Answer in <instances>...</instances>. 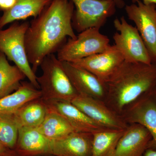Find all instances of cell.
<instances>
[{"mask_svg": "<svg viewBox=\"0 0 156 156\" xmlns=\"http://www.w3.org/2000/svg\"><path fill=\"white\" fill-rule=\"evenodd\" d=\"M74 8L69 0H53L30 23L25 34V47L35 73L44 58L58 52L67 38H76L72 23Z\"/></svg>", "mask_w": 156, "mask_h": 156, "instance_id": "6da1fadb", "label": "cell"}, {"mask_svg": "<svg viewBox=\"0 0 156 156\" xmlns=\"http://www.w3.org/2000/svg\"><path fill=\"white\" fill-rule=\"evenodd\" d=\"M156 86V62L151 64L124 61L106 83L104 101L121 115L143 94Z\"/></svg>", "mask_w": 156, "mask_h": 156, "instance_id": "7a4b0ae2", "label": "cell"}, {"mask_svg": "<svg viewBox=\"0 0 156 156\" xmlns=\"http://www.w3.org/2000/svg\"><path fill=\"white\" fill-rule=\"evenodd\" d=\"M40 67L43 73L37 77V81L44 100L71 102L79 95L65 71L62 62L54 54L46 56Z\"/></svg>", "mask_w": 156, "mask_h": 156, "instance_id": "3957f363", "label": "cell"}, {"mask_svg": "<svg viewBox=\"0 0 156 156\" xmlns=\"http://www.w3.org/2000/svg\"><path fill=\"white\" fill-rule=\"evenodd\" d=\"M30 22L15 21L7 29H0V52L13 61L37 89L40 87L36 74L29 62L25 47V35Z\"/></svg>", "mask_w": 156, "mask_h": 156, "instance_id": "277c9868", "label": "cell"}, {"mask_svg": "<svg viewBox=\"0 0 156 156\" xmlns=\"http://www.w3.org/2000/svg\"><path fill=\"white\" fill-rule=\"evenodd\" d=\"M99 30L98 28L87 29L80 33L75 40L68 38L57 52L58 60L72 62L107 50L111 46L109 39Z\"/></svg>", "mask_w": 156, "mask_h": 156, "instance_id": "5b68a950", "label": "cell"}, {"mask_svg": "<svg viewBox=\"0 0 156 156\" xmlns=\"http://www.w3.org/2000/svg\"><path fill=\"white\" fill-rule=\"evenodd\" d=\"M73 3L72 23L73 30L80 33L87 29H100L114 15L117 7L113 0H69Z\"/></svg>", "mask_w": 156, "mask_h": 156, "instance_id": "8992f818", "label": "cell"}, {"mask_svg": "<svg viewBox=\"0 0 156 156\" xmlns=\"http://www.w3.org/2000/svg\"><path fill=\"white\" fill-rule=\"evenodd\" d=\"M113 23L118 31L113 37L114 45L125 61L151 64L150 55L137 28L129 24L124 16L115 19Z\"/></svg>", "mask_w": 156, "mask_h": 156, "instance_id": "52a82bcc", "label": "cell"}, {"mask_svg": "<svg viewBox=\"0 0 156 156\" xmlns=\"http://www.w3.org/2000/svg\"><path fill=\"white\" fill-rule=\"evenodd\" d=\"M121 115L128 124H138L150 133L148 149L156 150V88L146 92L126 108Z\"/></svg>", "mask_w": 156, "mask_h": 156, "instance_id": "ba28073f", "label": "cell"}, {"mask_svg": "<svg viewBox=\"0 0 156 156\" xmlns=\"http://www.w3.org/2000/svg\"><path fill=\"white\" fill-rule=\"evenodd\" d=\"M129 20L135 23L151 58L156 62V5L140 0L125 6Z\"/></svg>", "mask_w": 156, "mask_h": 156, "instance_id": "9c48e42d", "label": "cell"}, {"mask_svg": "<svg viewBox=\"0 0 156 156\" xmlns=\"http://www.w3.org/2000/svg\"><path fill=\"white\" fill-rule=\"evenodd\" d=\"M71 103L90 119L107 129L124 130L128 127V124L122 116L103 100L79 94Z\"/></svg>", "mask_w": 156, "mask_h": 156, "instance_id": "30bf717a", "label": "cell"}, {"mask_svg": "<svg viewBox=\"0 0 156 156\" xmlns=\"http://www.w3.org/2000/svg\"><path fill=\"white\" fill-rule=\"evenodd\" d=\"M124 61L122 53L114 45L103 52L70 62L87 70L106 83Z\"/></svg>", "mask_w": 156, "mask_h": 156, "instance_id": "8fae6325", "label": "cell"}, {"mask_svg": "<svg viewBox=\"0 0 156 156\" xmlns=\"http://www.w3.org/2000/svg\"><path fill=\"white\" fill-rule=\"evenodd\" d=\"M62 63L70 80L80 95L104 101L106 94V83L87 70L71 62L63 61Z\"/></svg>", "mask_w": 156, "mask_h": 156, "instance_id": "7c38bea8", "label": "cell"}, {"mask_svg": "<svg viewBox=\"0 0 156 156\" xmlns=\"http://www.w3.org/2000/svg\"><path fill=\"white\" fill-rule=\"evenodd\" d=\"M45 101L49 109L64 118L76 131L94 134L108 130L90 119L71 102L60 100Z\"/></svg>", "mask_w": 156, "mask_h": 156, "instance_id": "4fadbf2b", "label": "cell"}, {"mask_svg": "<svg viewBox=\"0 0 156 156\" xmlns=\"http://www.w3.org/2000/svg\"><path fill=\"white\" fill-rule=\"evenodd\" d=\"M151 140L150 133L145 127L128 124L118 142L116 156H142Z\"/></svg>", "mask_w": 156, "mask_h": 156, "instance_id": "5bb4252c", "label": "cell"}, {"mask_svg": "<svg viewBox=\"0 0 156 156\" xmlns=\"http://www.w3.org/2000/svg\"><path fill=\"white\" fill-rule=\"evenodd\" d=\"M93 134L74 131L52 140L51 154L57 156H91Z\"/></svg>", "mask_w": 156, "mask_h": 156, "instance_id": "9a60e30c", "label": "cell"}, {"mask_svg": "<svg viewBox=\"0 0 156 156\" xmlns=\"http://www.w3.org/2000/svg\"><path fill=\"white\" fill-rule=\"evenodd\" d=\"M52 140L44 136L37 128H20L15 150L23 156H37L51 154Z\"/></svg>", "mask_w": 156, "mask_h": 156, "instance_id": "2e32d148", "label": "cell"}, {"mask_svg": "<svg viewBox=\"0 0 156 156\" xmlns=\"http://www.w3.org/2000/svg\"><path fill=\"white\" fill-rule=\"evenodd\" d=\"M53 0H17L16 4L0 17V29L9 23L39 16Z\"/></svg>", "mask_w": 156, "mask_h": 156, "instance_id": "e0dca14e", "label": "cell"}, {"mask_svg": "<svg viewBox=\"0 0 156 156\" xmlns=\"http://www.w3.org/2000/svg\"><path fill=\"white\" fill-rule=\"evenodd\" d=\"M41 96L40 89L30 82L22 81L17 91L0 98V114L15 113L26 103Z\"/></svg>", "mask_w": 156, "mask_h": 156, "instance_id": "ac0fdd59", "label": "cell"}, {"mask_svg": "<svg viewBox=\"0 0 156 156\" xmlns=\"http://www.w3.org/2000/svg\"><path fill=\"white\" fill-rule=\"evenodd\" d=\"M25 74L16 65H11L4 53L0 52V98L17 91Z\"/></svg>", "mask_w": 156, "mask_h": 156, "instance_id": "d6986e66", "label": "cell"}, {"mask_svg": "<svg viewBox=\"0 0 156 156\" xmlns=\"http://www.w3.org/2000/svg\"><path fill=\"white\" fill-rule=\"evenodd\" d=\"M48 108L42 97L30 101L14 113L20 127L37 128L44 120Z\"/></svg>", "mask_w": 156, "mask_h": 156, "instance_id": "ffe728a7", "label": "cell"}, {"mask_svg": "<svg viewBox=\"0 0 156 156\" xmlns=\"http://www.w3.org/2000/svg\"><path fill=\"white\" fill-rule=\"evenodd\" d=\"M37 128L51 140L61 139L76 131L64 118L49 108L44 120Z\"/></svg>", "mask_w": 156, "mask_h": 156, "instance_id": "44dd1931", "label": "cell"}, {"mask_svg": "<svg viewBox=\"0 0 156 156\" xmlns=\"http://www.w3.org/2000/svg\"><path fill=\"white\" fill-rule=\"evenodd\" d=\"M126 129H108L93 134L91 156H116L118 142Z\"/></svg>", "mask_w": 156, "mask_h": 156, "instance_id": "7402d4cb", "label": "cell"}, {"mask_svg": "<svg viewBox=\"0 0 156 156\" xmlns=\"http://www.w3.org/2000/svg\"><path fill=\"white\" fill-rule=\"evenodd\" d=\"M20 128L14 113L0 114V141L8 148L15 149Z\"/></svg>", "mask_w": 156, "mask_h": 156, "instance_id": "603a6c76", "label": "cell"}, {"mask_svg": "<svg viewBox=\"0 0 156 156\" xmlns=\"http://www.w3.org/2000/svg\"><path fill=\"white\" fill-rule=\"evenodd\" d=\"M17 0H0V10L8 11L16 4Z\"/></svg>", "mask_w": 156, "mask_h": 156, "instance_id": "cb8c5ba5", "label": "cell"}, {"mask_svg": "<svg viewBox=\"0 0 156 156\" xmlns=\"http://www.w3.org/2000/svg\"><path fill=\"white\" fill-rule=\"evenodd\" d=\"M0 156H23L20 154L14 149H8L5 151L0 153Z\"/></svg>", "mask_w": 156, "mask_h": 156, "instance_id": "d4e9b609", "label": "cell"}, {"mask_svg": "<svg viewBox=\"0 0 156 156\" xmlns=\"http://www.w3.org/2000/svg\"><path fill=\"white\" fill-rule=\"evenodd\" d=\"M142 156H156V150L147 149Z\"/></svg>", "mask_w": 156, "mask_h": 156, "instance_id": "484cf974", "label": "cell"}, {"mask_svg": "<svg viewBox=\"0 0 156 156\" xmlns=\"http://www.w3.org/2000/svg\"><path fill=\"white\" fill-rule=\"evenodd\" d=\"M115 3L117 8L119 9H123L126 6V3L123 0H113Z\"/></svg>", "mask_w": 156, "mask_h": 156, "instance_id": "4316f807", "label": "cell"}, {"mask_svg": "<svg viewBox=\"0 0 156 156\" xmlns=\"http://www.w3.org/2000/svg\"><path fill=\"white\" fill-rule=\"evenodd\" d=\"M133 3H136L137 0H131ZM142 2L145 4H154L156 5V0H142Z\"/></svg>", "mask_w": 156, "mask_h": 156, "instance_id": "83f0119b", "label": "cell"}, {"mask_svg": "<svg viewBox=\"0 0 156 156\" xmlns=\"http://www.w3.org/2000/svg\"><path fill=\"white\" fill-rule=\"evenodd\" d=\"M9 148L6 147L4 145V144L0 141V153L3 152L7 150Z\"/></svg>", "mask_w": 156, "mask_h": 156, "instance_id": "f1b7e54d", "label": "cell"}, {"mask_svg": "<svg viewBox=\"0 0 156 156\" xmlns=\"http://www.w3.org/2000/svg\"><path fill=\"white\" fill-rule=\"evenodd\" d=\"M37 156H57L55 155L52 154H46L41 155Z\"/></svg>", "mask_w": 156, "mask_h": 156, "instance_id": "f546056e", "label": "cell"}, {"mask_svg": "<svg viewBox=\"0 0 156 156\" xmlns=\"http://www.w3.org/2000/svg\"></svg>", "mask_w": 156, "mask_h": 156, "instance_id": "4dcf8cb0", "label": "cell"}]
</instances>
